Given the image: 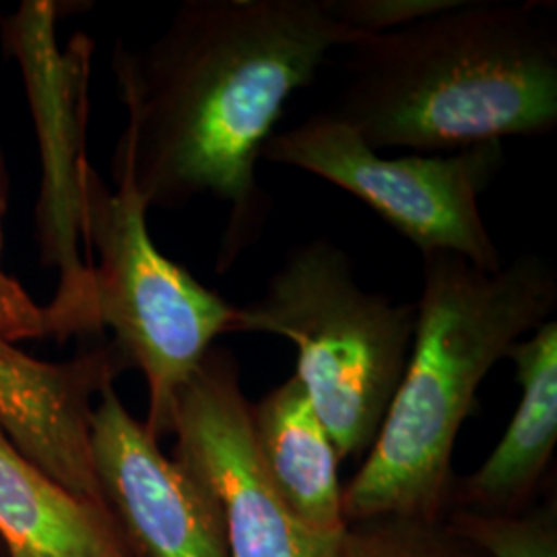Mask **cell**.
Instances as JSON below:
<instances>
[{
	"instance_id": "7",
	"label": "cell",
	"mask_w": 557,
	"mask_h": 557,
	"mask_svg": "<svg viewBox=\"0 0 557 557\" xmlns=\"http://www.w3.org/2000/svg\"><path fill=\"white\" fill-rule=\"evenodd\" d=\"M59 2L25 0L2 21L7 50L20 60L41 151L38 234L41 260L57 267L59 294L46 308L59 338L96 333L91 317V264L81 255L87 85L94 44H57ZM85 242V239H83Z\"/></svg>"
},
{
	"instance_id": "11",
	"label": "cell",
	"mask_w": 557,
	"mask_h": 557,
	"mask_svg": "<svg viewBox=\"0 0 557 557\" xmlns=\"http://www.w3.org/2000/svg\"><path fill=\"white\" fill-rule=\"evenodd\" d=\"M250 421L262 469L278 498L320 537L345 529L337 448L296 376L250 403Z\"/></svg>"
},
{
	"instance_id": "10",
	"label": "cell",
	"mask_w": 557,
	"mask_h": 557,
	"mask_svg": "<svg viewBox=\"0 0 557 557\" xmlns=\"http://www.w3.org/2000/svg\"><path fill=\"white\" fill-rule=\"evenodd\" d=\"M506 359L520 386L517 411L487 460L455 481L450 504L483 515H517L531 508L557 444V322L517 341Z\"/></svg>"
},
{
	"instance_id": "15",
	"label": "cell",
	"mask_w": 557,
	"mask_h": 557,
	"mask_svg": "<svg viewBox=\"0 0 557 557\" xmlns=\"http://www.w3.org/2000/svg\"><path fill=\"white\" fill-rule=\"evenodd\" d=\"M338 17L361 36H374L425 20L457 0H333Z\"/></svg>"
},
{
	"instance_id": "12",
	"label": "cell",
	"mask_w": 557,
	"mask_h": 557,
	"mask_svg": "<svg viewBox=\"0 0 557 557\" xmlns=\"http://www.w3.org/2000/svg\"><path fill=\"white\" fill-rule=\"evenodd\" d=\"M0 537L9 557H135L112 518L60 487L2 430Z\"/></svg>"
},
{
	"instance_id": "9",
	"label": "cell",
	"mask_w": 557,
	"mask_h": 557,
	"mask_svg": "<svg viewBox=\"0 0 557 557\" xmlns=\"http://www.w3.org/2000/svg\"><path fill=\"white\" fill-rule=\"evenodd\" d=\"M91 457L101 496L128 549L139 557H230L220 518L145 423L124 407L114 382L91 413Z\"/></svg>"
},
{
	"instance_id": "16",
	"label": "cell",
	"mask_w": 557,
	"mask_h": 557,
	"mask_svg": "<svg viewBox=\"0 0 557 557\" xmlns=\"http://www.w3.org/2000/svg\"><path fill=\"white\" fill-rule=\"evenodd\" d=\"M4 207V186L0 172V215ZM2 248V225H0ZM52 335L46 308L36 306L21 292L20 285L0 273V337L13 341L17 337H46Z\"/></svg>"
},
{
	"instance_id": "6",
	"label": "cell",
	"mask_w": 557,
	"mask_h": 557,
	"mask_svg": "<svg viewBox=\"0 0 557 557\" xmlns=\"http://www.w3.org/2000/svg\"><path fill=\"white\" fill-rule=\"evenodd\" d=\"M262 160L298 168L366 202L421 257L455 255L483 271L502 267L479 197L498 174L502 143L432 156L384 158L326 110L275 133Z\"/></svg>"
},
{
	"instance_id": "1",
	"label": "cell",
	"mask_w": 557,
	"mask_h": 557,
	"mask_svg": "<svg viewBox=\"0 0 557 557\" xmlns=\"http://www.w3.org/2000/svg\"><path fill=\"white\" fill-rule=\"evenodd\" d=\"M361 38L333 0L182 2L156 40L114 48L128 114L114 178L128 180L149 211L223 202L218 269L227 271L269 218L257 165L287 101L333 50Z\"/></svg>"
},
{
	"instance_id": "4",
	"label": "cell",
	"mask_w": 557,
	"mask_h": 557,
	"mask_svg": "<svg viewBox=\"0 0 557 557\" xmlns=\"http://www.w3.org/2000/svg\"><path fill=\"white\" fill-rule=\"evenodd\" d=\"M416 304L359 285L351 257L331 239L296 246L262 296L236 306L232 333L287 338L299 380L338 457L366 455L411 356Z\"/></svg>"
},
{
	"instance_id": "14",
	"label": "cell",
	"mask_w": 557,
	"mask_h": 557,
	"mask_svg": "<svg viewBox=\"0 0 557 557\" xmlns=\"http://www.w3.org/2000/svg\"><path fill=\"white\" fill-rule=\"evenodd\" d=\"M446 524L487 557H557L556 504L517 515H483L455 508Z\"/></svg>"
},
{
	"instance_id": "8",
	"label": "cell",
	"mask_w": 557,
	"mask_h": 557,
	"mask_svg": "<svg viewBox=\"0 0 557 557\" xmlns=\"http://www.w3.org/2000/svg\"><path fill=\"white\" fill-rule=\"evenodd\" d=\"M174 460L211 499L230 557H335L338 539L306 529L267 478L236 356L213 347L174 403Z\"/></svg>"
},
{
	"instance_id": "3",
	"label": "cell",
	"mask_w": 557,
	"mask_h": 557,
	"mask_svg": "<svg viewBox=\"0 0 557 557\" xmlns=\"http://www.w3.org/2000/svg\"><path fill=\"white\" fill-rule=\"evenodd\" d=\"M411 356L358 475L343 490L345 522L442 520L453 453L479 386L508 349L557 308V273L539 255L483 271L455 255L423 259Z\"/></svg>"
},
{
	"instance_id": "2",
	"label": "cell",
	"mask_w": 557,
	"mask_h": 557,
	"mask_svg": "<svg viewBox=\"0 0 557 557\" xmlns=\"http://www.w3.org/2000/svg\"><path fill=\"white\" fill-rule=\"evenodd\" d=\"M331 116L368 147L450 153L557 126V7L471 2L345 48Z\"/></svg>"
},
{
	"instance_id": "5",
	"label": "cell",
	"mask_w": 557,
	"mask_h": 557,
	"mask_svg": "<svg viewBox=\"0 0 557 557\" xmlns=\"http://www.w3.org/2000/svg\"><path fill=\"white\" fill-rule=\"evenodd\" d=\"M110 190L91 168L83 178V239L96 250L91 317L110 329L128 366L147 382L145 428L170 434L182 386L193 379L215 338L232 333L236 306L161 255L147 227V205L128 180Z\"/></svg>"
},
{
	"instance_id": "13",
	"label": "cell",
	"mask_w": 557,
	"mask_h": 557,
	"mask_svg": "<svg viewBox=\"0 0 557 557\" xmlns=\"http://www.w3.org/2000/svg\"><path fill=\"white\" fill-rule=\"evenodd\" d=\"M335 557H487L446 520L372 518L349 522Z\"/></svg>"
}]
</instances>
